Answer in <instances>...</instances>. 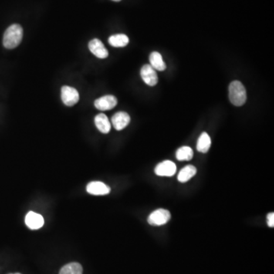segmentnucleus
<instances>
[{
	"instance_id": "obj_20",
	"label": "nucleus",
	"mask_w": 274,
	"mask_h": 274,
	"mask_svg": "<svg viewBox=\"0 0 274 274\" xmlns=\"http://www.w3.org/2000/svg\"><path fill=\"white\" fill-rule=\"evenodd\" d=\"M112 1H114V2H120L121 0H112Z\"/></svg>"
},
{
	"instance_id": "obj_14",
	"label": "nucleus",
	"mask_w": 274,
	"mask_h": 274,
	"mask_svg": "<svg viewBox=\"0 0 274 274\" xmlns=\"http://www.w3.org/2000/svg\"><path fill=\"white\" fill-rule=\"evenodd\" d=\"M150 62L152 67L156 70H165V62L163 60V56L160 55V53L156 52V51L152 53L150 56Z\"/></svg>"
},
{
	"instance_id": "obj_12",
	"label": "nucleus",
	"mask_w": 274,
	"mask_h": 274,
	"mask_svg": "<svg viewBox=\"0 0 274 274\" xmlns=\"http://www.w3.org/2000/svg\"><path fill=\"white\" fill-rule=\"evenodd\" d=\"M95 123H96L98 130L105 134L109 133L111 128V125H110L109 118L104 113H99L96 116L95 118Z\"/></svg>"
},
{
	"instance_id": "obj_7",
	"label": "nucleus",
	"mask_w": 274,
	"mask_h": 274,
	"mask_svg": "<svg viewBox=\"0 0 274 274\" xmlns=\"http://www.w3.org/2000/svg\"><path fill=\"white\" fill-rule=\"evenodd\" d=\"M86 191L92 195H107L110 192V188L105 183L101 181H92L88 184Z\"/></svg>"
},
{
	"instance_id": "obj_2",
	"label": "nucleus",
	"mask_w": 274,
	"mask_h": 274,
	"mask_svg": "<svg viewBox=\"0 0 274 274\" xmlns=\"http://www.w3.org/2000/svg\"><path fill=\"white\" fill-rule=\"evenodd\" d=\"M228 97L232 105L240 107L245 105L247 100L246 89L239 81L231 82L228 88Z\"/></svg>"
},
{
	"instance_id": "obj_5",
	"label": "nucleus",
	"mask_w": 274,
	"mask_h": 274,
	"mask_svg": "<svg viewBox=\"0 0 274 274\" xmlns=\"http://www.w3.org/2000/svg\"><path fill=\"white\" fill-rule=\"evenodd\" d=\"M176 171V164L173 162L168 160L158 164L155 168V173L160 177H171L175 174Z\"/></svg>"
},
{
	"instance_id": "obj_13",
	"label": "nucleus",
	"mask_w": 274,
	"mask_h": 274,
	"mask_svg": "<svg viewBox=\"0 0 274 274\" xmlns=\"http://www.w3.org/2000/svg\"><path fill=\"white\" fill-rule=\"evenodd\" d=\"M197 174V168L194 165L189 164L180 171L177 175V180L179 182L186 183L190 181L195 174Z\"/></svg>"
},
{
	"instance_id": "obj_8",
	"label": "nucleus",
	"mask_w": 274,
	"mask_h": 274,
	"mask_svg": "<svg viewBox=\"0 0 274 274\" xmlns=\"http://www.w3.org/2000/svg\"><path fill=\"white\" fill-rule=\"evenodd\" d=\"M89 48L91 52L99 59H105L109 56V51L100 40H92L89 42Z\"/></svg>"
},
{
	"instance_id": "obj_17",
	"label": "nucleus",
	"mask_w": 274,
	"mask_h": 274,
	"mask_svg": "<svg viewBox=\"0 0 274 274\" xmlns=\"http://www.w3.org/2000/svg\"><path fill=\"white\" fill-rule=\"evenodd\" d=\"M194 157V152L189 146H182L176 152V158L178 161H190Z\"/></svg>"
},
{
	"instance_id": "obj_19",
	"label": "nucleus",
	"mask_w": 274,
	"mask_h": 274,
	"mask_svg": "<svg viewBox=\"0 0 274 274\" xmlns=\"http://www.w3.org/2000/svg\"><path fill=\"white\" fill-rule=\"evenodd\" d=\"M267 222H268V226L271 228L274 227V213H270L267 217Z\"/></svg>"
},
{
	"instance_id": "obj_10",
	"label": "nucleus",
	"mask_w": 274,
	"mask_h": 274,
	"mask_svg": "<svg viewBox=\"0 0 274 274\" xmlns=\"http://www.w3.org/2000/svg\"><path fill=\"white\" fill-rule=\"evenodd\" d=\"M112 124L117 130H122L130 123V117L126 112L120 111L115 113L111 118Z\"/></svg>"
},
{
	"instance_id": "obj_21",
	"label": "nucleus",
	"mask_w": 274,
	"mask_h": 274,
	"mask_svg": "<svg viewBox=\"0 0 274 274\" xmlns=\"http://www.w3.org/2000/svg\"></svg>"
},
{
	"instance_id": "obj_15",
	"label": "nucleus",
	"mask_w": 274,
	"mask_h": 274,
	"mask_svg": "<svg viewBox=\"0 0 274 274\" xmlns=\"http://www.w3.org/2000/svg\"><path fill=\"white\" fill-rule=\"evenodd\" d=\"M211 143H212V142H211V139H210L208 133L204 132L200 135L198 140H197V151L200 152V153H207L210 149Z\"/></svg>"
},
{
	"instance_id": "obj_6",
	"label": "nucleus",
	"mask_w": 274,
	"mask_h": 274,
	"mask_svg": "<svg viewBox=\"0 0 274 274\" xmlns=\"http://www.w3.org/2000/svg\"><path fill=\"white\" fill-rule=\"evenodd\" d=\"M142 79L146 85L155 86L158 83V76L156 69L152 67L151 65L146 64L141 68L140 71Z\"/></svg>"
},
{
	"instance_id": "obj_18",
	"label": "nucleus",
	"mask_w": 274,
	"mask_h": 274,
	"mask_svg": "<svg viewBox=\"0 0 274 274\" xmlns=\"http://www.w3.org/2000/svg\"><path fill=\"white\" fill-rule=\"evenodd\" d=\"M83 270L79 263H69L61 268L59 274H82Z\"/></svg>"
},
{
	"instance_id": "obj_16",
	"label": "nucleus",
	"mask_w": 274,
	"mask_h": 274,
	"mask_svg": "<svg viewBox=\"0 0 274 274\" xmlns=\"http://www.w3.org/2000/svg\"><path fill=\"white\" fill-rule=\"evenodd\" d=\"M109 44L113 48H123L128 45L129 38L126 35L119 34V35H112L109 38Z\"/></svg>"
},
{
	"instance_id": "obj_1",
	"label": "nucleus",
	"mask_w": 274,
	"mask_h": 274,
	"mask_svg": "<svg viewBox=\"0 0 274 274\" xmlns=\"http://www.w3.org/2000/svg\"><path fill=\"white\" fill-rule=\"evenodd\" d=\"M23 38V29L21 25L14 24L7 28L3 36V46L7 49H14L21 43Z\"/></svg>"
},
{
	"instance_id": "obj_3",
	"label": "nucleus",
	"mask_w": 274,
	"mask_h": 274,
	"mask_svg": "<svg viewBox=\"0 0 274 274\" xmlns=\"http://www.w3.org/2000/svg\"><path fill=\"white\" fill-rule=\"evenodd\" d=\"M171 219V214L164 209H159L155 210L149 216L148 222L153 226H161L165 225Z\"/></svg>"
},
{
	"instance_id": "obj_9",
	"label": "nucleus",
	"mask_w": 274,
	"mask_h": 274,
	"mask_svg": "<svg viewBox=\"0 0 274 274\" xmlns=\"http://www.w3.org/2000/svg\"><path fill=\"white\" fill-rule=\"evenodd\" d=\"M117 105V99L113 96H105L95 102V107L100 110H109Z\"/></svg>"
},
{
	"instance_id": "obj_4",
	"label": "nucleus",
	"mask_w": 274,
	"mask_h": 274,
	"mask_svg": "<svg viewBox=\"0 0 274 274\" xmlns=\"http://www.w3.org/2000/svg\"><path fill=\"white\" fill-rule=\"evenodd\" d=\"M61 99L66 106H73L79 100V94L74 88L70 86H62L61 89Z\"/></svg>"
},
{
	"instance_id": "obj_11",
	"label": "nucleus",
	"mask_w": 274,
	"mask_h": 274,
	"mask_svg": "<svg viewBox=\"0 0 274 274\" xmlns=\"http://www.w3.org/2000/svg\"><path fill=\"white\" fill-rule=\"evenodd\" d=\"M25 223L31 229H39L45 224V219L40 214L35 212H29L25 217Z\"/></svg>"
}]
</instances>
